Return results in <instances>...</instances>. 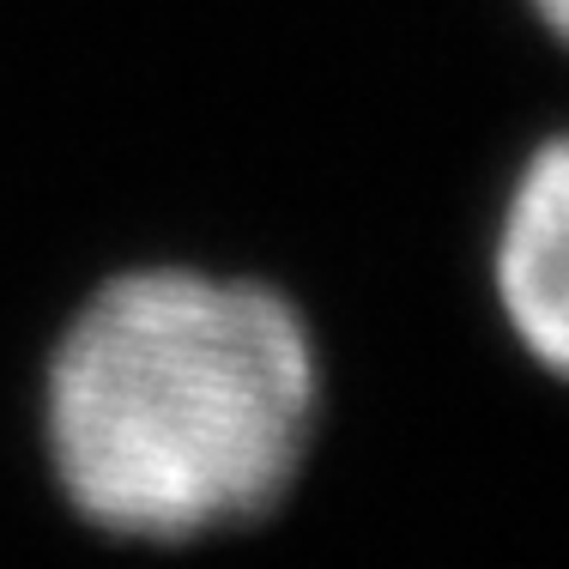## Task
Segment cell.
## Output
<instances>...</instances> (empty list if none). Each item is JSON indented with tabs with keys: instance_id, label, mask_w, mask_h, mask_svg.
I'll list each match as a JSON object with an SVG mask.
<instances>
[{
	"instance_id": "3",
	"label": "cell",
	"mask_w": 569,
	"mask_h": 569,
	"mask_svg": "<svg viewBox=\"0 0 569 569\" xmlns=\"http://www.w3.org/2000/svg\"><path fill=\"white\" fill-rule=\"evenodd\" d=\"M515 12H521L527 31L569 67V0H515Z\"/></svg>"
},
{
	"instance_id": "2",
	"label": "cell",
	"mask_w": 569,
	"mask_h": 569,
	"mask_svg": "<svg viewBox=\"0 0 569 569\" xmlns=\"http://www.w3.org/2000/svg\"><path fill=\"white\" fill-rule=\"evenodd\" d=\"M479 297L509 358L569 400V110L539 121L497 176Z\"/></svg>"
},
{
	"instance_id": "1",
	"label": "cell",
	"mask_w": 569,
	"mask_h": 569,
	"mask_svg": "<svg viewBox=\"0 0 569 569\" xmlns=\"http://www.w3.org/2000/svg\"><path fill=\"white\" fill-rule=\"evenodd\" d=\"M333 412L321 321L279 273L188 249L98 267L31 358V455L67 527L182 558L261 533Z\"/></svg>"
}]
</instances>
